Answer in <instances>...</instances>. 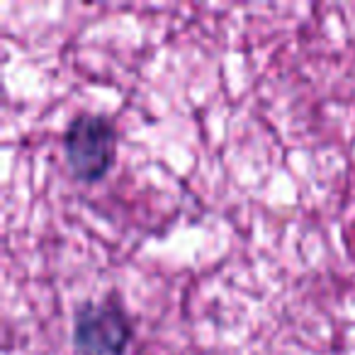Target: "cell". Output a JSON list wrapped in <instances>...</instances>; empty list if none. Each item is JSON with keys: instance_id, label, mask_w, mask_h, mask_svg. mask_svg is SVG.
<instances>
[{"instance_id": "obj_2", "label": "cell", "mask_w": 355, "mask_h": 355, "mask_svg": "<svg viewBox=\"0 0 355 355\" xmlns=\"http://www.w3.org/2000/svg\"><path fill=\"white\" fill-rule=\"evenodd\" d=\"M132 340V324L114 302L83 304L76 311L73 345L78 355H124Z\"/></svg>"}, {"instance_id": "obj_1", "label": "cell", "mask_w": 355, "mask_h": 355, "mask_svg": "<svg viewBox=\"0 0 355 355\" xmlns=\"http://www.w3.org/2000/svg\"><path fill=\"white\" fill-rule=\"evenodd\" d=\"M117 134L103 114H78L64 134V156L71 175L80 183H95L114 163Z\"/></svg>"}]
</instances>
